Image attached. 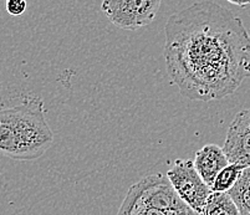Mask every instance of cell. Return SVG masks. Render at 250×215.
<instances>
[{"instance_id":"6da1fadb","label":"cell","mask_w":250,"mask_h":215,"mask_svg":"<svg viewBox=\"0 0 250 215\" xmlns=\"http://www.w3.org/2000/svg\"><path fill=\"white\" fill-rule=\"evenodd\" d=\"M166 69L182 96L218 101L250 78V35L244 22L210 0L195 1L168 18Z\"/></svg>"},{"instance_id":"7a4b0ae2","label":"cell","mask_w":250,"mask_h":215,"mask_svg":"<svg viewBox=\"0 0 250 215\" xmlns=\"http://www.w3.org/2000/svg\"><path fill=\"white\" fill-rule=\"evenodd\" d=\"M52 143L54 132L42 97L24 96L13 105H0V155L14 160H36Z\"/></svg>"},{"instance_id":"3957f363","label":"cell","mask_w":250,"mask_h":215,"mask_svg":"<svg viewBox=\"0 0 250 215\" xmlns=\"http://www.w3.org/2000/svg\"><path fill=\"white\" fill-rule=\"evenodd\" d=\"M117 215H199L190 209L161 173L131 185Z\"/></svg>"},{"instance_id":"277c9868","label":"cell","mask_w":250,"mask_h":215,"mask_svg":"<svg viewBox=\"0 0 250 215\" xmlns=\"http://www.w3.org/2000/svg\"><path fill=\"white\" fill-rule=\"evenodd\" d=\"M162 0H102L101 10L116 28L135 31L156 19Z\"/></svg>"},{"instance_id":"5b68a950","label":"cell","mask_w":250,"mask_h":215,"mask_svg":"<svg viewBox=\"0 0 250 215\" xmlns=\"http://www.w3.org/2000/svg\"><path fill=\"white\" fill-rule=\"evenodd\" d=\"M167 178L179 198L194 212H202L212 191L202 179L192 159H177L167 172Z\"/></svg>"},{"instance_id":"8992f818","label":"cell","mask_w":250,"mask_h":215,"mask_svg":"<svg viewBox=\"0 0 250 215\" xmlns=\"http://www.w3.org/2000/svg\"><path fill=\"white\" fill-rule=\"evenodd\" d=\"M223 151L229 163L250 167V108L236 113L230 122Z\"/></svg>"},{"instance_id":"52a82bcc","label":"cell","mask_w":250,"mask_h":215,"mask_svg":"<svg viewBox=\"0 0 250 215\" xmlns=\"http://www.w3.org/2000/svg\"><path fill=\"white\" fill-rule=\"evenodd\" d=\"M193 164L202 179L210 187L218 173L228 166L229 159L223 151V147L217 144H207L195 153Z\"/></svg>"},{"instance_id":"ba28073f","label":"cell","mask_w":250,"mask_h":215,"mask_svg":"<svg viewBox=\"0 0 250 215\" xmlns=\"http://www.w3.org/2000/svg\"><path fill=\"white\" fill-rule=\"evenodd\" d=\"M199 215H240V213L228 193L212 192Z\"/></svg>"},{"instance_id":"9c48e42d","label":"cell","mask_w":250,"mask_h":215,"mask_svg":"<svg viewBox=\"0 0 250 215\" xmlns=\"http://www.w3.org/2000/svg\"><path fill=\"white\" fill-rule=\"evenodd\" d=\"M240 215H250V167H247L236 184L228 192Z\"/></svg>"},{"instance_id":"30bf717a","label":"cell","mask_w":250,"mask_h":215,"mask_svg":"<svg viewBox=\"0 0 250 215\" xmlns=\"http://www.w3.org/2000/svg\"><path fill=\"white\" fill-rule=\"evenodd\" d=\"M245 168L247 167L238 163H229L228 166L224 167L215 176L214 182L210 185V191L218 192V193H228L239 180Z\"/></svg>"},{"instance_id":"8fae6325","label":"cell","mask_w":250,"mask_h":215,"mask_svg":"<svg viewBox=\"0 0 250 215\" xmlns=\"http://www.w3.org/2000/svg\"><path fill=\"white\" fill-rule=\"evenodd\" d=\"M5 8L8 14L13 15V17H20L24 14L28 8V3H26V0H6Z\"/></svg>"},{"instance_id":"7c38bea8","label":"cell","mask_w":250,"mask_h":215,"mask_svg":"<svg viewBox=\"0 0 250 215\" xmlns=\"http://www.w3.org/2000/svg\"><path fill=\"white\" fill-rule=\"evenodd\" d=\"M227 1L236 6H240V8H245L248 4H250V0H227Z\"/></svg>"}]
</instances>
